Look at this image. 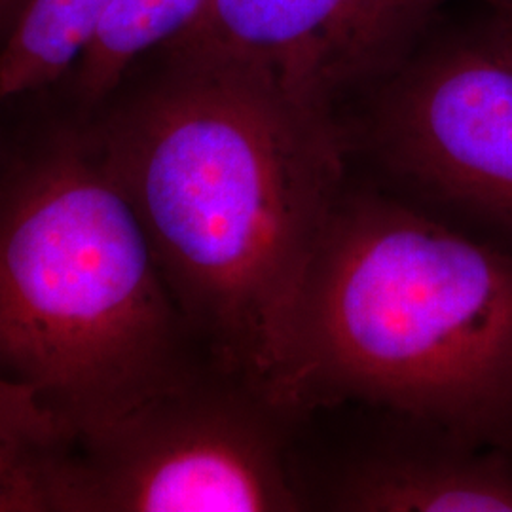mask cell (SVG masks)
<instances>
[{
  "mask_svg": "<svg viewBox=\"0 0 512 512\" xmlns=\"http://www.w3.org/2000/svg\"><path fill=\"white\" fill-rule=\"evenodd\" d=\"M29 0H0V31H10Z\"/></svg>",
  "mask_w": 512,
  "mask_h": 512,
  "instance_id": "11",
  "label": "cell"
},
{
  "mask_svg": "<svg viewBox=\"0 0 512 512\" xmlns=\"http://www.w3.org/2000/svg\"><path fill=\"white\" fill-rule=\"evenodd\" d=\"M74 435L0 374V512H67Z\"/></svg>",
  "mask_w": 512,
  "mask_h": 512,
  "instance_id": "8",
  "label": "cell"
},
{
  "mask_svg": "<svg viewBox=\"0 0 512 512\" xmlns=\"http://www.w3.org/2000/svg\"><path fill=\"white\" fill-rule=\"evenodd\" d=\"M492 8V16L512 31V0H486Z\"/></svg>",
  "mask_w": 512,
  "mask_h": 512,
  "instance_id": "12",
  "label": "cell"
},
{
  "mask_svg": "<svg viewBox=\"0 0 512 512\" xmlns=\"http://www.w3.org/2000/svg\"><path fill=\"white\" fill-rule=\"evenodd\" d=\"M349 465L329 505L349 512H512V444L473 446L423 429Z\"/></svg>",
  "mask_w": 512,
  "mask_h": 512,
  "instance_id": "7",
  "label": "cell"
},
{
  "mask_svg": "<svg viewBox=\"0 0 512 512\" xmlns=\"http://www.w3.org/2000/svg\"><path fill=\"white\" fill-rule=\"evenodd\" d=\"M112 0H29L0 50V101L73 73Z\"/></svg>",
  "mask_w": 512,
  "mask_h": 512,
  "instance_id": "9",
  "label": "cell"
},
{
  "mask_svg": "<svg viewBox=\"0 0 512 512\" xmlns=\"http://www.w3.org/2000/svg\"><path fill=\"white\" fill-rule=\"evenodd\" d=\"M279 412L253 387L192 372L73 439L67 512H294Z\"/></svg>",
  "mask_w": 512,
  "mask_h": 512,
  "instance_id": "4",
  "label": "cell"
},
{
  "mask_svg": "<svg viewBox=\"0 0 512 512\" xmlns=\"http://www.w3.org/2000/svg\"><path fill=\"white\" fill-rule=\"evenodd\" d=\"M376 139L406 181L512 241V31L492 16L408 65Z\"/></svg>",
  "mask_w": 512,
  "mask_h": 512,
  "instance_id": "5",
  "label": "cell"
},
{
  "mask_svg": "<svg viewBox=\"0 0 512 512\" xmlns=\"http://www.w3.org/2000/svg\"><path fill=\"white\" fill-rule=\"evenodd\" d=\"M207 0H112L78 63L74 92L86 107L118 90L133 63L164 48L200 16Z\"/></svg>",
  "mask_w": 512,
  "mask_h": 512,
  "instance_id": "10",
  "label": "cell"
},
{
  "mask_svg": "<svg viewBox=\"0 0 512 512\" xmlns=\"http://www.w3.org/2000/svg\"><path fill=\"white\" fill-rule=\"evenodd\" d=\"M217 370L272 404L315 253L344 196L330 110L249 74L165 59L92 129Z\"/></svg>",
  "mask_w": 512,
  "mask_h": 512,
  "instance_id": "1",
  "label": "cell"
},
{
  "mask_svg": "<svg viewBox=\"0 0 512 512\" xmlns=\"http://www.w3.org/2000/svg\"><path fill=\"white\" fill-rule=\"evenodd\" d=\"M444 0H207L165 59L260 78L317 109L391 71Z\"/></svg>",
  "mask_w": 512,
  "mask_h": 512,
  "instance_id": "6",
  "label": "cell"
},
{
  "mask_svg": "<svg viewBox=\"0 0 512 512\" xmlns=\"http://www.w3.org/2000/svg\"><path fill=\"white\" fill-rule=\"evenodd\" d=\"M340 403L463 444H512V247L344 194L272 397L283 414Z\"/></svg>",
  "mask_w": 512,
  "mask_h": 512,
  "instance_id": "2",
  "label": "cell"
},
{
  "mask_svg": "<svg viewBox=\"0 0 512 512\" xmlns=\"http://www.w3.org/2000/svg\"><path fill=\"white\" fill-rule=\"evenodd\" d=\"M192 332L88 131L0 179V374L74 437L190 374Z\"/></svg>",
  "mask_w": 512,
  "mask_h": 512,
  "instance_id": "3",
  "label": "cell"
}]
</instances>
